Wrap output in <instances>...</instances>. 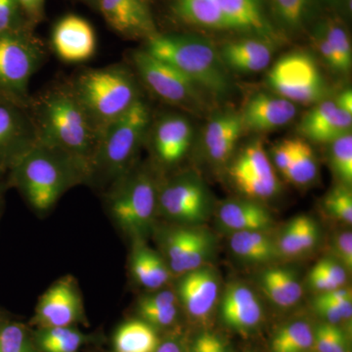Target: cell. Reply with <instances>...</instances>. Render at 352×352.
<instances>
[{
    "mask_svg": "<svg viewBox=\"0 0 352 352\" xmlns=\"http://www.w3.org/2000/svg\"><path fill=\"white\" fill-rule=\"evenodd\" d=\"M38 141L63 153L85 180L94 177L101 131L95 126L72 87L58 82L46 88L28 105Z\"/></svg>",
    "mask_w": 352,
    "mask_h": 352,
    "instance_id": "obj_1",
    "label": "cell"
},
{
    "mask_svg": "<svg viewBox=\"0 0 352 352\" xmlns=\"http://www.w3.org/2000/svg\"><path fill=\"white\" fill-rule=\"evenodd\" d=\"M143 50L170 64L214 97L231 94L232 82L219 51L207 39L192 34H162L145 41Z\"/></svg>",
    "mask_w": 352,
    "mask_h": 352,
    "instance_id": "obj_2",
    "label": "cell"
},
{
    "mask_svg": "<svg viewBox=\"0 0 352 352\" xmlns=\"http://www.w3.org/2000/svg\"><path fill=\"white\" fill-rule=\"evenodd\" d=\"M170 10L183 24L236 32L277 43L281 34L271 22L264 0H170Z\"/></svg>",
    "mask_w": 352,
    "mask_h": 352,
    "instance_id": "obj_3",
    "label": "cell"
},
{
    "mask_svg": "<svg viewBox=\"0 0 352 352\" xmlns=\"http://www.w3.org/2000/svg\"><path fill=\"white\" fill-rule=\"evenodd\" d=\"M12 170L16 184L38 212L52 208L69 187L85 182L68 157L39 141L14 164Z\"/></svg>",
    "mask_w": 352,
    "mask_h": 352,
    "instance_id": "obj_4",
    "label": "cell"
},
{
    "mask_svg": "<svg viewBox=\"0 0 352 352\" xmlns=\"http://www.w3.org/2000/svg\"><path fill=\"white\" fill-rule=\"evenodd\" d=\"M69 82L101 133L142 97L136 76L124 65L87 69Z\"/></svg>",
    "mask_w": 352,
    "mask_h": 352,
    "instance_id": "obj_5",
    "label": "cell"
},
{
    "mask_svg": "<svg viewBox=\"0 0 352 352\" xmlns=\"http://www.w3.org/2000/svg\"><path fill=\"white\" fill-rule=\"evenodd\" d=\"M151 122V109L141 97L124 115L108 124L101 133L92 178L101 175L113 183L133 168Z\"/></svg>",
    "mask_w": 352,
    "mask_h": 352,
    "instance_id": "obj_6",
    "label": "cell"
},
{
    "mask_svg": "<svg viewBox=\"0 0 352 352\" xmlns=\"http://www.w3.org/2000/svg\"><path fill=\"white\" fill-rule=\"evenodd\" d=\"M159 188L146 170H133L116 180L109 199L113 219L129 235L141 236L151 226Z\"/></svg>",
    "mask_w": 352,
    "mask_h": 352,
    "instance_id": "obj_7",
    "label": "cell"
},
{
    "mask_svg": "<svg viewBox=\"0 0 352 352\" xmlns=\"http://www.w3.org/2000/svg\"><path fill=\"white\" fill-rule=\"evenodd\" d=\"M45 58L43 44L29 30L0 34V90L29 105V85Z\"/></svg>",
    "mask_w": 352,
    "mask_h": 352,
    "instance_id": "obj_8",
    "label": "cell"
},
{
    "mask_svg": "<svg viewBox=\"0 0 352 352\" xmlns=\"http://www.w3.org/2000/svg\"><path fill=\"white\" fill-rule=\"evenodd\" d=\"M268 82L278 95L294 103H319L328 92L314 58L305 51L280 58L268 74Z\"/></svg>",
    "mask_w": 352,
    "mask_h": 352,
    "instance_id": "obj_9",
    "label": "cell"
},
{
    "mask_svg": "<svg viewBox=\"0 0 352 352\" xmlns=\"http://www.w3.org/2000/svg\"><path fill=\"white\" fill-rule=\"evenodd\" d=\"M131 61L140 80L157 98L179 107L198 104L199 87L170 64L144 50L134 51Z\"/></svg>",
    "mask_w": 352,
    "mask_h": 352,
    "instance_id": "obj_10",
    "label": "cell"
},
{
    "mask_svg": "<svg viewBox=\"0 0 352 352\" xmlns=\"http://www.w3.org/2000/svg\"><path fill=\"white\" fill-rule=\"evenodd\" d=\"M157 208L166 217L180 223H201L210 214V197L197 176H178L159 190Z\"/></svg>",
    "mask_w": 352,
    "mask_h": 352,
    "instance_id": "obj_11",
    "label": "cell"
},
{
    "mask_svg": "<svg viewBox=\"0 0 352 352\" xmlns=\"http://www.w3.org/2000/svg\"><path fill=\"white\" fill-rule=\"evenodd\" d=\"M38 142L28 106L10 98L0 100V166L14 164Z\"/></svg>",
    "mask_w": 352,
    "mask_h": 352,
    "instance_id": "obj_12",
    "label": "cell"
},
{
    "mask_svg": "<svg viewBox=\"0 0 352 352\" xmlns=\"http://www.w3.org/2000/svg\"><path fill=\"white\" fill-rule=\"evenodd\" d=\"M83 318V307L73 278L58 280L41 296L34 324L38 328L72 327Z\"/></svg>",
    "mask_w": 352,
    "mask_h": 352,
    "instance_id": "obj_13",
    "label": "cell"
},
{
    "mask_svg": "<svg viewBox=\"0 0 352 352\" xmlns=\"http://www.w3.org/2000/svg\"><path fill=\"white\" fill-rule=\"evenodd\" d=\"M109 27L124 38L148 39L159 34L150 0H97Z\"/></svg>",
    "mask_w": 352,
    "mask_h": 352,
    "instance_id": "obj_14",
    "label": "cell"
},
{
    "mask_svg": "<svg viewBox=\"0 0 352 352\" xmlns=\"http://www.w3.org/2000/svg\"><path fill=\"white\" fill-rule=\"evenodd\" d=\"M164 251L173 274L198 270L214 251L212 236L203 230L180 228L164 235Z\"/></svg>",
    "mask_w": 352,
    "mask_h": 352,
    "instance_id": "obj_15",
    "label": "cell"
},
{
    "mask_svg": "<svg viewBox=\"0 0 352 352\" xmlns=\"http://www.w3.org/2000/svg\"><path fill=\"white\" fill-rule=\"evenodd\" d=\"M51 43L62 61L78 64L94 56L97 47L96 34L92 25L78 15L65 16L53 29Z\"/></svg>",
    "mask_w": 352,
    "mask_h": 352,
    "instance_id": "obj_16",
    "label": "cell"
},
{
    "mask_svg": "<svg viewBox=\"0 0 352 352\" xmlns=\"http://www.w3.org/2000/svg\"><path fill=\"white\" fill-rule=\"evenodd\" d=\"M153 150L160 163L173 166L186 156L193 139V127L188 119L178 113H166L151 122Z\"/></svg>",
    "mask_w": 352,
    "mask_h": 352,
    "instance_id": "obj_17",
    "label": "cell"
},
{
    "mask_svg": "<svg viewBox=\"0 0 352 352\" xmlns=\"http://www.w3.org/2000/svg\"><path fill=\"white\" fill-rule=\"evenodd\" d=\"M240 115L245 129L270 131L295 119L296 107L294 102L280 95L258 92L247 101Z\"/></svg>",
    "mask_w": 352,
    "mask_h": 352,
    "instance_id": "obj_18",
    "label": "cell"
},
{
    "mask_svg": "<svg viewBox=\"0 0 352 352\" xmlns=\"http://www.w3.org/2000/svg\"><path fill=\"white\" fill-rule=\"evenodd\" d=\"M178 296L192 318L207 319L219 296V281L214 271L200 267L183 274Z\"/></svg>",
    "mask_w": 352,
    "mask_h": 352,
    "instance_id": "obj_19",
    "label": "cell"
},
{
    "mask_svg": "<svg viewBox=\"0 0 352 352\" xmlns=\"http://www.w3.org/2000/svg\"><path fill=\"white\" fill-rule=\"evenodd\" d=\"M352 115L337 107L335 101L323 100L305 113L298 131L317 143H331L351 132Z\"/></svg>",
    "mask_w": 352,
    "mask_h": 352,
    "instance_id": "obj_20",
    "label": "cell"
},
{
    "mask_svg": "<svg viewBox=\"0 0 352 352\" xmlns=\"http://www.w3.org/2000/svg\"><path fill=\"white\" fill-rule=\"evenodd\" d=\"M263 314L261 303L249 287L232 284L226 289L220 305V315L229 328L248 333L258 327Z\"/></svg>",
    "mask_w": 352,
    "mask_h": 352,
    "instance_id": "obj_21",
    "label": "cell"
},
{
    "mask_svg": "<svg viewBox=\"0 0 352 352\" xmlns=\"http://www.w3.org/2000/svg\"><path fill=\"white\" fill-rule=\"evenodd\" d=\"M274 44L268 39L252 36L229 41L219 54L226 68L240 73H258L270 66Z\"/></svg>",
    "mask_w": 352,
    "mask_h": 352,
    "instance_id": "obj_22",
    "label": "cell"
},
{
    "mask_svg": "<svg viewBox=\"0 0 352 352\" xmlns=\"http://www.w3.org/2000/svg\"><path fill=\"white\" fill-rule=\"evenodd\" d=\"M220 222L233 232L264 231L272 226V217L265 208L251 201H229L219 208Z\"/></svg>",
    "mask_w": 352,
    "mask_h": 352,
    "instance_id": "obj_23",
    "label": "cell"
},
{
    "mask_svg": "<svg viewBox=\"0 0 352 352\" xmlns=\"http://www.w3.org/2000/svg\"><path fill=\"white\" fill-rule=\"evenodd\" d=\"M338 3L339 0H271V8L280 27L296 34L311 23L322 6H335Z\"/></svg>",
    "mask_w": 352,
    "mask_h": 352,
    "instance_id": "obj_24",
    "label": "cell"
},
{
    "mask_svg": "<svg viewBox=\"0 0 352 352\" xmlns=\"http://www.w3.org/2000/svg\"><path fill=\"white\" fill-rule=\"evenodd\" d=\"M131 268L136 282L150 289L163 288L170 281L173 274L166 261L144 245L134 247Z\"/></svg>",
    "mask_w": 352,
    "mask_h": 352,
    "instance_id": "obj_25",
    "label": "cell"
},
{
    "mask_svg": "<svg viewBox=\"0 0 352 352\" xmlns=\"http://www.w3.org/2000/svg\"><path fill=\"white\" fill-rule=\"evenodd\" d=\"M261 285L265 295L280 307H294L302 296V287L295 273L284 268L264 271Z\"/></svg>",
    "mask_w": 352,
    "mask_h": 352,
    "instance_id": "obj_26",
    "label": "cell"
},
{
    "mask_svg": "<svg viewBox=\"0 0 352 352\" xmlns=\"http://www.w3.org/2000/svg\"><path fill=\"white\" fill-rule=\"evenodd\" d=\"M319 237L316 222L308 215H298L285 229L278 251L285 256H298L314 249Z\"/></svg>",
    "mask_w": 352,
    "mask_h": 352,
    "instance_id": "obj_27",
    "label": "cell"
},
{
    "mask_svg": "<svg viewBox=\"0 0 352 352\" xmlns=\"http://www.w3.org/2000/svg\"><path fill=\"white\" fill-rule=\"evenodd\" d=\"M160 342L155 328L143 320L126 322L113 336L116 352H156Z\"/></svg>",
    "mask_w": 352,
    "mask_h": 352,
    "instance_id": "obj_28",
    "label": "cell"
},
{
    "mask_svg": "<svg viewBox=\"0 0 352 352\" xmlns=\"http://www.w3.org/2000/svg\"><path fill=\"white\" fill-rule=\"evenodd\" d=\"M229 245L236 256L250 263H268L279 254L277 245L263 231L234 232Z\"/></svg>",
    "mask_w": 352,
    "mask_h": 352,
    "instance_id": "obj_29",
    "label": "cell"
},
{
    "mask_svg": "<svg viewBox=\"0 0 352 352\" xmlns=\"http://www.w3.org/2000/svg\"><path fill=\"white\" fill-rule=\"evenodd\" d=\"M87 335L72 327L38 328L34 342L39 352H78Z\"/></svg>",
    "mask_w": 352,
    "mask_h": 352,
    "instance_id": "obj_30",
    "label": "cell"
},
{
    "mask_svg": "<svg viewBox=\"0 0 352 352\" xmlns=\"http://www.w3.org/2000/svg\"><path fill=\"white\" fill-rule=\"evenodd\" d=\"M231 177L241 175L273 176L274 168L268 159L261 141L252 142L247 146L239 157L235 160L230 168Z\"/></svg>",
    "mask_w": 352,
    "mask_h": 352,
    "instance_id": "obj_31",
    "label": "cell"
},
{
    "mask_svg": "<svg viewBox=\"0 0 352 352\" xmlns=\"http://www.w3.org/2000/svg\"><path fill=\"white\" fill-rule=\"evenodd\" d=\"M318 168L312 148L307 141L295 139V152L285 177L296 185L309 184L316 178Z\"/></svg>",
    "mask_w": 352,
    "mask_h": 352,
    "instance_id": "obj_32",
    "label": "cell"
},
{
    "mask_svg": "<svg viewBox=\"0 0 352 352\" xmlns=\"http://www.w3.org/2000/svg\"><path fill=\"white\" fill-rule=\"evenodd\" d=\"M314 330L303 321L285 326L272 340L273 352H307L314 346Z\"/></svg>",
    "mask_w": 352,
    "mask_h": 352,
    "instance_id": "obj_33",
    "label": "cell"
},
{
    "mask_svg": "<svg viewBox=\"0 0 352 352\" xmlns=\"http://www.w3.org/2000/svg\"><path fill=\"white\" fill-rule=\"evenodd\" d=\"M317 25L325 34L339 60L340 74L349 73L352 63V48L351 39L346 30L340 23L333 19L321 21Z\"/></svg>",
    "mask_w": 352,
    "mask_h": 352,
    "instance_id": "obj_34",
    "label": "cell"
},
{
    "mask_svg": "<svg viewBox=\"0 0 352 352\" xmlns=\"http://www.w3.org/2000/svg\"><path fill=\"white\" fill-rule=\"evenodd\" d=\"M330 144V161L333 173L342 185L349 186L352 182L351 132L336 139Z\"/></svg>",
    "mask_w": 352,
    "mask_h": 352,
    "instance_id": "obj_35",
    "label": "cell"
},
{
    "mask_svg": "<svg viewBox=\"0 0 352 352\" xmlns=\"http://www.w3.org/2000/svg\"><path fill=\"white\" fill-rule=\"evenodd\" d=\"M244 129L240 113L224 112L215 116L208 122L204 133V144L206 150L217 144L233 132L243 131Z\"/></svg>",
    "mask_w": 352,
    "mask_h": 352,
    "instance_id": "obj_36",
    "label": "cell"
},
{
    "mask_svg": "<svg viewBox=\"0 0 352 352\" xmlns=\"http://www.w3.org/2000/svg\"><path fill=\"white\" fill-rule=\"evenodd\" d=\"M232 179L241 192L252 199H270L276 195L280 190V183L276 175L265 177L241 175L235 176Z\"/></svg>",
    "mask_w": 352,
    "mask_h": 352,
    "instance_id": "obj_37",
    "label": "cell"
},
{
    "mask_svg": "<svg viewBox=\"0 0 352 352\" xmlns=\"http://www.w3.org/2000/svg\"><path fill=\"white\" fill-rule=\"evenodd\" d=\"M0 352H38L24 325L7 323L0 327Z\"/></svg>",
    "mask_w": 352,
    "mask_h": 352,
    "instance_id": "obj_38",
    "label": "cell"
},
{
    "mask_svg": "<svg viewBox=\"0 0 352 352\" xmlns=\"http://www.w3.org/2000/svg\"><path fill=\"white\" fill-rule=\"evenodd\" d=\"M314 338L318 352H349L346 333L338 325L321 324L314 331Z\"/></svg>",
    "mask_w": 352,
    "mask_h": 352,
    "instance_id": "obj_39",
    "label": "cell"
},
{
    "mask_svg": "<svg viewBox=\"0 0 352 352\" xmlns=\"http://www.w3.org/2000/svg\"><path fill=\"white\" fill-rule=\"evenodd\" d=\"M324 207L333 219L351 224L352 194L346 185H339L331 190L325 197Z\"/></svg>",
    "mask_w": 352,
    "mask_h": 352,
    "instance_id": "obj_40",
    "label": "cell"
},
{
    "mask_svg": "<svg viewBox=\"0 0 352 352\" xmlns=\"http://www.w3.org/2000/svg\"><path fill=\"white\" fill-rule=\"evenodd\" d=\"M315 311L327 320V323L338 325L344 320H351L352 316V298L351 300H322L317 296L314 302Z\"/></svg>",
    "mask_w": 352,
    "mask_h": 352,
    "instance_id": "obj_41",
    "label": "cell"
},
{
    "mask_svg": "<svg viewBox=\"0 0 352 352\" xmlns=\"http://www.w3.org/2000/svg\"><path fill=\"white\" fill-rule=\"evenodd\" d=\"M17 0H0V34L28 29Z\"/></svg>",
    "mask_w": 352,
    "mask_h": 352,
    "instance_id": "obj_42",
    "label": "cell"
},
{
    "mask_svg": "<svg viewBox=\"0 0 352 352\" xmlns=\"http://www.w3.org/2000/svg\"><path fill=\"white\" fill-rule=\"evenodd\" d=\"M141 320L151 325L153 328H166L173 325L178 316L177 305L156 308V309L138 311Z\"/></svg>",
    "mask_w": 352,
    "mask_h": 352,
    "instance_id": "obj_43",
    "label": "cell"
},
{
    "mask_svg": "<svg viewBox=\"0 0 352 352\" xmlns=\"http://www.w3.org/2000/svg\"><path fill=\"white\" fill-rule=\"evenodd\" d=\"M321 276L327 278L339 287H344L346 282V270L344 266L333 258H324L318 261L311 270Z\"/></svg>",
    "mask_w": 352,
    "mask_h": 352,
    "instance_id": "obj_44",
    "label": "cell"
},
{
    "mask_svg": "<svg viewBox=\"0 0 352 352\" xmlns=\"http://www.w3.org/2000/svg\"><path fill=\"white\" fill-rule=\"evenodd\" d=\"M312 41H314L315 47L318 50L319 54L321 55L328 66L333 71L340 73L339 60L336 56L328 39L326 38L325 34H323L318 25H315L314 31H312Z\"/></svg>",
    "mask_w": 352,
    "mask_h": 352,
    "instance_id": "obj_45",
    "label": "cell"
},
{
    "mask_svg": "<svg viewBox=\"0 0 352 352\" xmlns=\"http://www.w3.org/2000/svg\"><path fill=\"white\" fill-rule=\"evenodd\" d=\"M295 152V139H285L273 147L272 157L278 170L285 173L288 170Z\"/></svg>",
    "mask_w": 352,
    "mask_h": 352,
    "instance_id": "obj_46",
    "label": "cell"
},
{
    "mask_svg": "<svg viewBox=\"0 0 352 352\" xmlns=\"http://www.w3.org/2000/svg\"><path fill=\"white\" fill-rule=\"evenodd\" d=\"M333 251L338 261L344 268L352 267V235L349 231H344L336 236L333 240Z\"/></svg>",
    "mask_w": 352,
    "mask_h": 352,
    "instance_id": "obj_47",
    "label": "cell"
},
{
    "mask_svg": "<svg viewBox=\"0 0 352 352\" xmlns=\"http://www.w3.org/2000/svg\"><path fill=\"white\" fill-rule=\"evenodd\" d=\"M176 300H177V296L173 292H157L156 294L143 296L138 302V311L170 307V305H176Z\"/></svg>",
    "mask_w": 352,
    "mask_h": 352,
    "instance_id": "obj_48",
    "label": "cell"
},
{
    "mask_svg": "<svg viewBox=\"0 0 352 352\" xmlns=\"http://www.w3.org/2000/svg\"><path fill=\"white\" fill-rule=\"evenodd\" d=\"M192 352H228L223 340L215 333L206 332L196 338Z\"/></svg>",
    "mask_w": 352,
    "mask_h": 352,
    "instance_id": "obj_49",
    "label": "cell"
},
{
    "mask_svg": "<svg viewBox=\"0 0 352 352\" xmlns=\"http://www.w3.org/2000/svg\"><path fill=\"white\" fill-rule=\"evenodd\" d=\"M17 2L28 22L34 24L43 20L45 0H17Z\"/></svg>",
    "mask_w": 352,
    "mask_h": 352,
    "instance_id": "obj_50",
    "label": "cell"
},
{
    "mask_svg": "<svg viewBox=\"0 0 352 352\" xmlns=\"http://www.w3.org/2000/svg\"><path fill=\"white\" fill-rule=\"evenodd\" d=\"M336 105L340 110L344 111L347 113L352 115V91L351 88L342 91V94L338 96Z\"/></svg>",
    "mask_w": 352,
    "mask_h": 352,
    "instance_id": "obj_51",
    "label": "cell"
},
{
    "mask_svg": "<svg viewBox=\"0 0 352 352\" xmlns=\"http://www.w3.org/2000/svg\"><path fill=\"white\" fill-rule=\"evenodd\" d=\"M156 352H184L182 344L175 340H166L160 342Z\"/></svg>",
    "mask_w": 352,
    "mask_h": 352,
    "instance_id": "obj_52",
    "label": "cell"
},
{
    "mask_svg": "<svg viewBox=\"0 0 352 352\" xmlns=\"http://www.w3.org/2000/svg\"><path fill=\"white\" fill-rule=\"evenodd\" d=\"M82 1L87 2L89 6L96 7L97 0H82Z\"/></svg>",
    "mask_w": 352,
    "mask_h": 352,
    "instance_id": "obj_53",
    "label": "cell"
},
{
    "mask_svg": "<svg viewBox=\"0 0 352 352\" xmlns=\"http://www.w3.org/2000/svg\"><path fill=\"white\" fill-rule=\"evenodd\" d=\"M4 98H9V97H7L6 95L4 94L3 92L1 91V90H0V100Z\"/></svg>",
    "mask_w": 352,
    "mask_h": 352,
    "instance_id": "obj_54",
    "label": "cell"
},
{
    "mask_svg": "<svg viewBox=\"0 0 352 352\" xmlns=\"http://www.w3.org/2000/svg\"><path fill=\"white\" fill-rule=\"evenodd\" d=\"M245 352H252V351H245Z\"/></svg>",
    "mask_w": 352,
    "mask_h": 352,
    "instance_id": "obj_55",
    "label": "cell"
}]
</instances>
